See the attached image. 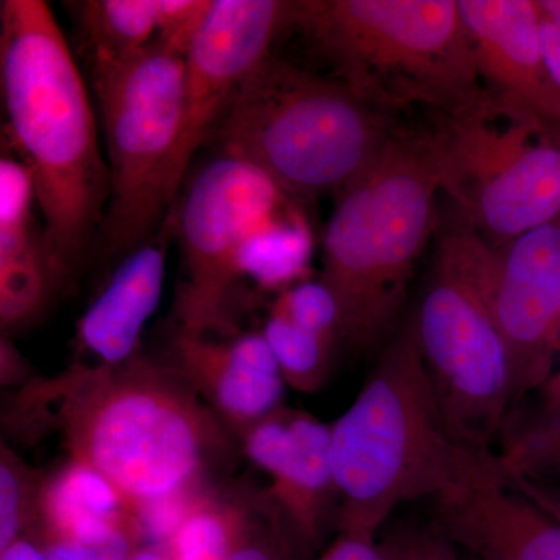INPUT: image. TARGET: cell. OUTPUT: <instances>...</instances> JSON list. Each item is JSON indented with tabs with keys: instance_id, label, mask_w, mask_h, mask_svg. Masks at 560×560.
<instances>
[{
	"instance_id": "1",
	"label": "cell",
	"mask_w": 560,
	"mask_h": 560,
	"mask_svg": "<svg viewBox=\"0 0 560 560\" xmlns=\"http://www.w3.org/2000/svg\"><path fill=\"white\" fill-rule=\"evenodd\" d=\"M0 86L9 136L35 179L44 248L62 287L97 241L110 183L90 92L49 3H0Z\"/></svg>"
},
{
	"instance_id": "2",
	"label": "cell",
	"mask_w": 560,
	"mask_h": 560,
	"mask_svg": "<svg viewBox=\"0 0 560 560\" xmlns=\"http://www.w3.org/2000/svg\"><path fill=\"white\" fill-rule=\"evenodd\" d=\"M482 456L453 438L408 320L331 425L340 533L377 536L397 508L438 499Z\"/></svg>"
},
{
	"instance_id": "3",
	"label": "cell",
	"mask_w": 560,
	"mask_h": 560,
	"mask_svg": "<svg viewBox=\"0 0 560 560\" xmlns=\"http://www.w3.org/2000/svg\"><path fill=\"white\" fill-rule=\"evenodd\" d=\"M57 382L58 420L73 459L108 478L135 511L197 490L223 434L197 390L147 357L120 366L75 368Z\"/></svg>"
},
{
	"instance_id": "4",
	"label": "cell",
	"mask_w": 560,
	"mask_h": 560,
	"mask_svg": "<svg viewBox=\"0 0 560 560\" xmlns=\"http://www.w3.org/2000/svg\"><path fill=\"white\" fill-rule=\"evenodd\" d=\"M441 187L420 130L400 127L337 194L323 241V279L341 340L370 349L393 329L416 264L436 234Z\"/></svg>"
},
{
	"instance_id": "5",
	"label": "cell",
	"mask_w": 560,
	"mask_h": 560,
	"mask_svg": "<svg viewBox=\"0 0 560 560\" xmlns=\"http://www.w3.org/2000/svg\"><path fill=\"white\" fill-rule=\"evenodd\" d=\"M400 125L338 80L267 58L243 83L212 139L296 202L341 189Z\"/></svg>"
},
{
	"instance_id": "6",
	"label": "cell",
	"mask_w": 560,
	"mask_h": 560,
	"mask_svg": "<svg viewBox=\"0 0 560 560\" xmlns=\"http://www.w3.org/2000/svg\"><path fill=\"white\" fill-rule=\"evenodd\" d=\"M300 28L338 81L374 108L436 113L482 91L458 0H301Z\"/></svg>"
},
{
	"instance_id": "7",
	"label": "cell",
	"mask_w": 560,
	"mask_h": 560,
	"mask_svg": "<svg viewBox=\"0 0 560 560\" xmlns=\"http://www.w3.org/2000/svg\"><path fill=\"white\" fill-rule=\"evenodd\" d=\"M495 248L453 210L441 217L429 278L411 324L453 438L488 455L515 407L510 353L492 305Z\"/></svg>"
},
{
	"instance_id": "8",
	"label": "cell",
	"mask_w": 560,
	"mask_h": 560,
	"mask_svg": "<svg viewBox=\"0 0 560 560\" xmlns=\"http://www.w3.org/2000/svg\"><path fill=\"white\" fill-rule=\"evenodd\" d=\"M441 194L493 248L560 217V138L482 88L419 128Z\"/></svg>"
},
{
	"instance_id": "9",
	"label": "cell",
	"mask_w": 560,
	"mask_h": 560,
	"mask_svg": "<svg viewBox=\"0 0 560 560\" xmlns=\"http://www.w3.org/2000/svg\"><path fill=\"white\" fill-rule=\"evenodd\" d=\"M109 201L97 242L119 261L149 241L176 202L172 187L184 103V55L154 40L130 60L92 69Z\"/></svg>"
},
{
	"instance_id": "10",
	"label": "cell",
	"mask_w": 560,
	"mask_h": 560,
	"mask_svg": "<svg viewBox=\"0 0 560 560\" xmlns=\"http://www.w3.org/2000/svg\"><path fill=\"white\" fill-rule=\"evenodd\" d=\"M296 206L259 168L231 154H217L190 175L173 205L180 248L179 331L235 334L232 304L246 253L265 228Z\"/></svg>"
},
{
	"instance_id": "11",
	"label": "cell",
	"mask_w": 560,
	"mask_h": 560,
	"mask_svg": "<svg viewBox=\"0 0 560 560\" xmlns=\"http://www.w3.org/2000/svg\"><path fill=\"white\" fill-rule=\"evenodd\" d=\"M291 2L210 0L184 57L183 121L173 162L176 200L195 153L219 127L232 98L270 57L272 40L289 27Z\"/></svg>"
},
{
	"instance_id": "12",
	"label": "cell",
	"mask_w": 560,
	"mask_h": 560,
	"mask_svg": "<svg viewBox=\"0 0 560 560\" xmlns=\"http://www.w3.org/2000/svg\"><path fill=\"white\" fill-rule=\"evenodd\" d=\"M489 290L517 405L547 383L560 352V217L495 248Z\"/></svg>"
},
{
	"instance_id": "13",
	"label": "cell",
	"mask_w": 560,
	"mask_h": 560,
	"mask_svg": "<svg viewBox=\"0 0 560 560\" xmlns=\"http://www.w3.org/2000/svg\"><path fill=\"white\" fill-rule=\"evenodd\" d=\"M436 512L445 537L477 560H560V522L508 485L497 455L438 497Z\"/></svg>"
},
{
	"instance_id": "14",
	"label": "cell",
	"mask_w": 560,
	"mask_h": 560,
	"mask_svg": "<svg viewBox=\"0 0 560 560\" xmlns=\"http://www.w3.org/2000/svg\"><path fill=\"white\" fill-rule=\"evenodd\" d=\"M245 453L271 478L268 500L285 537L302 547L315 545L331 501L340 499L331 466V427L280 408L246 431Z\"/></svg>"
},
{
	"instance_id": "15",
	"label": "cell",
	"mask_w": 560,
	"mask_h": 560,
	"mask_svg": "<svg viewBox=\"0 0 560 560\" xmlns=\"http://www.w3.org/2000/svg\"><path fill=\"white\" fill-rule=\"evenodd\" d=\"M482 88L560 138V92L545 60L534 0H458Z\"/></svg>"
},
{
	"instance_id": "16",
	"label": "cell",
	"mask_w": 560,
	"mask_h": 560,
	"mask_svg": "<svg viewBox=\"0 0 560 560\" xmlns=\"http://www.w3.org/2000/svg\"><path fill=\"white\" fill-rule=\"evenodd\" d=\"M171 368L243 433L282 407L287 382L261 331L217 341L178 330Z\"/></svg>"
},
{
	"instance_id": "17",
	"label": "cell",
	"mask_w": 560,
	"mask_h": 560,
	"mask_svg": "<svg viewBox=\"0 0 560 560\" xmlns=\"http://www.w3.org/2000/svg\"><path fill=\"white\" fill-rule=\"evenodd\" d=\"M175 226L172 208L149 241L117 261L105 289L81 316L79 348L97 357L98 366H120L138 355L143 327L160 307Z\"/></svg>"
},
{
	"instance_id": "18",
	"label": "cell",
	"mask_w": 560,
	"mask_h": 560,
	"mask_svg": "<svg viewBox=\"0 0 560 560\" xmlns=\"http://www.w3.org/2000/svg\"><path fill=\"white\" fill-rule=\"evenodd\" d=\"M38 515L49 541L102 548L139 536L130 503L119 489L81 460L43 481Z\"/></svg>"
},
{
	"instance_id": "19",
	"label": "cell",
	"mask_w": 560,
	"mask_h": 560,
	"mask_svg": "<svg viewBox=\"0 0 560 560\" xmlns=\"http://www.w3.org/2000/svg\"><path fill=\"white\" fill-rule=\"evenodd\" d=\"M75 5L92 69L130 60L156 40L158 0H88Z\"/></svg>"
},
{
	"instance_id": "20",
	"label": "cell",
	"mask_w": 560,
	"mask_h": 560,
	"mask_svg": "<svg viewBox=\"0 0 560 560\" xmlns=\"http://www.w3.org/2000/svg\"><path fill=\"white\" fill-rule=\"evenodd\" d=\"M537 390V410L514 427L497 456L510 477L560 482V371Z\"/></svg>"
},
{
	"instance_id": "21",
	"label": "cell",
	"mask_w": 560,
	"mask_h": 560,
	"mask_svg": "<svg viewBox=\"0 0 560 560\" xmlns=\"http://www.w3.org/2000/svg\"><path fill=\"white\" fill-rule=\"evenodd\" d=\"M312 254V234L293 208L261 231L243 261V280L261 290H283L304 279Z\"/></svg>"
},
{
	"instance_id": "22",
	"label": "cell",
	"mask_w": 560,
	"mask_h": 560,
	"mask_svg": "<svg viewBox=\"0 0 560 560\" xmlns=\"http://www.w3.org/2000/svg\"><path fill=\"white\" fill-rule=\"evenodd\" d=\"M60 287L44 242L0 257V327L3 335L32 326Z\"/></svg>"
},
{
	"instance_id": "23",
	"label": "cell",
	"mask_w": 560,
	"mask_h": 560,
	"mask_svg": "<svg viewBox=\"0 0 560 560\" xmlns=\"http://www.w3.org/2000/svg\"><path fill=\"white\" fill-rule=\"evenodd\" d=\"M261 334L289 385L302 393H313L323 385L337 342L302 329L275 307H271Z\"/></svg>"
},
{
	"instance_id": "24",
	"label": "cell",
	"mask_w": 560,
	"mask_h": 560,
	"mask_svg": "<svg viewBox=\"0 0 560 560\" xmlns=\"http://www.w3.org/2000/svg\"><path fill=\"white\" fill-rule=\"evenodd\" d=\"M237 511L201 497L168 545L172 560H223L246 536Z\"/></svg>"
},
{
	"instance_id": "25",
	"label": "cell",
	"mask_w": 560,
	"mask_h": 560,
	"mask_svg": "<svg viewBox=\"0 0 560 560\" xmlns=\"http://www.w3.org/2000/svg\"><path fill=\"white\" fill-rule=\"evenodd\" d=\"M38 202L35 179L25 162L0 160V257L11 256L43 241L33 231V205Z\"/></svg>"
},
{
	"instance_id": "26",
	"label": "cell",
	"mask_w": 560,
	"mask_h": 560,
	"mask_svg": "<svg viewBox=\"0 0 560 560\" xmlns=\"http://www.w3.org/2000/svg\"><path fill=\"white\" fill-rule=\"evenodd\" d=\"M27 467L5 447L0 464V550L20 539L21 530L31 521L33 511L38 512L43 481L35 482Z\"/></svg>"
},
{
	"instance_id": "27",
	"label": "cell",
	"mask_w": 560,
	"mask_h": 560,
	"mask_svg": "<svg viewBox=\"0 0 560 560\" xmlns=\"http://www.w3.org/2000/svg\"><path fill=\"white\" fill-rule=\"evenodd\" d=\"M272 307L289 316L302 329L337 342L341 340L340 311L331 291L323 282L302 280L283 290Z\"/></svg>"
},
{
	"instance_id": "28",
	"label": "cell",
	"mask_w": 560,
	"mask_h": 560,
	"mask_svg": "<svg viewBox=\"0 0 560 560\" xmlns=\"http://www.w3.org/2000/svg\"><path fill=\"white\" fill-rule=\"evenodd\" d=\"M209 7L210 0H158V43L186 57Z\"/></svg>"
},
{
	"instance_id": "29",
	"label": "cell",
	"mask_w": 560,
	"mask_h": 560,
	"mask_svg": "<svg viewBox=\"0 0 560 560\" xmlns=\"http://www.w3.org/2000/svg\"><path fill=\"white\" fill-rule=\"evenodd\" d=\"M318 560H400L399 545H382L375 537L340 533Z\"/></svg>"
},
{
	"instance_id": "30",
	"label": "cell",
	"mask_w": 560,
	"mask_h": 560,
	"mask_svg": "<svg viewBox=\"0 0 560 560\" xmlns=\"http://www.w3.org/2000/svg\"><path fill=\"white\" fill-rule=\"evenodd\" d=\"M132 551V539H127L102 548L83 547L70 541H49L46 552L49 560H127Z\"/></svg>"
},
{
	"instance_id": "31",
	"label": "cell",
	"mask_w": 560,
	"mask_h": 560,
	"mask_svg": "<svg viewBox=\"0 0 560 560\" xmlns=\"http://www.w3.org/2000/svg\"><path fill=\"white\" fill-rule=\"evenodd\" d=\"M504 474V471H503ZM508 485L533 501L537 508L560 522V482L528 480V478L510 477L504 474Z\"/></svg>"
},
{
	"instance_id": "32",
	"label": "cell",
	"mask_w": 560,
	"mask_h": 560,
	"mask_svg": "<svg viewBox=\"0 0 560 560\" xmlns=\"http://www.w3.org/2000/svg\"><path fill=\"white\" fill-rule=\"evenodd\" d=\"M223 560H280V551L270 539L253 536L248 530Z\"/></svg>"
},
{
	"instance_id": "33",
	"label": "cell",
	"mask_w": 560,
	"mask_h": 560,
	"mask_svg": "<svg viewBox=\"0 0 560 560\" xmlns=\"http://www.w3.org/2000/svg\"><path fill=\"white\" fill-rule=\"evenodd\" d=\"M540 33L545 60L550 69L552 81L560 92V28L540 14Z\"/></svg>"
},
{
	"instance_id": "34",
	"label": "cell",
	"mask_w": 560,
	"mask_h": 560,
	"mask_svg": "<svg viewBox=\"0 0 560 560\" xmlns=\"http://www.w3.org/2000/svg\"><path fill=\"white\" fill-rule=\"evenodd\" d=\"M400 560H455L453 555L440 541H410L399 545Z\"/></svg>"
},
{
	"instance_id": "35",
	"label": "cell",
	"mask_w": 560,
	"mask_h": 560,
	"mask_svg": "<svg viewBox=\"0 0 560 560\" xmlns=\"http://www.w3.org/2000/svg\"><path fill=\"white\" fill-rule=\"evenodd\" d=\"M0 560H49L47 559V552L40 550L38 545L33 544L32 540L20 539L14 540L9 548L2 551Z\"/></svg>"
},
{
	"instance_id": "36",
	"label": "cell",
	"mask_w": 560,
	"mask_h": 560,
	"mask_svg": "<svg viewBox=\"0 0 560 560\" xmlns=\"http://www.w3.org/2000/svg\"><path fill=\"white\" fill-rule=\"evenodd\" d=\"M127 560H172L171 555H168V550L164 551V548L161 547H145L140 548V550H135L131 552L130 558Z\"/></svg>"
},
{
	"instance_id": "37",
	"label": "cell",
	"mask_w": 560,
	"mask_h": 560,
	"mask_svg": "<svg viewBox=\"0 0 560 560\" xmlns=\"http://www.w3.org/2000/svg\"><path fill=\"white\" fill-rule=\"evenodd\" d=\"M540 14L560 28V0H537Z\"/></svg>"
}]
</instances>
